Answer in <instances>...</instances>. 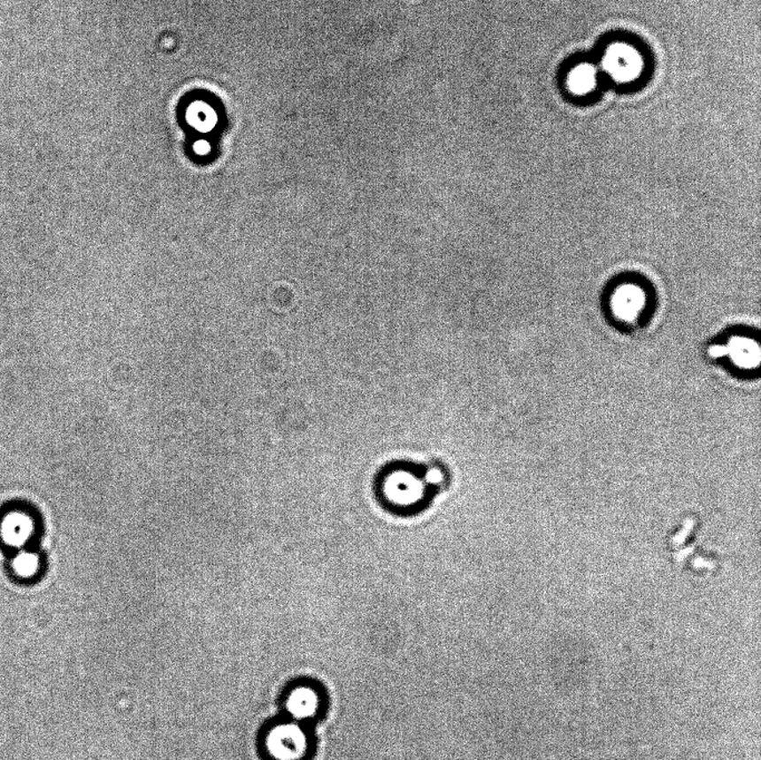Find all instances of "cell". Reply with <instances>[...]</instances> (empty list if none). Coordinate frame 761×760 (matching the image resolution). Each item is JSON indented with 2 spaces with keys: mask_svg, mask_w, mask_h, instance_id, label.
<instances>
[{
  "mask_svg": "<svg viewBox=\"0 0 761 760\" xmlns=\"http://www.w3.org/2000/svg\"><path fill=\"white\" fill-rule=\"evenodd\" d=\"M264 746L273 760H299L306 754L308 740L303 725L290 719L270 727Z\"/></svg>",
  "mask_w": 761,
  "mask_h": 760,
  "instance_id": "cell-1",
  "label": "cell"
},
{
  "mask_svg": "<svg viewBox=\"0 0 761 760\" xmlns=\"http://www.w3.org/2000/svg\"><path fill=\"white\" fill-rule=\"evenodd\" d=\"M601 70L618 84H629L642 75L643 56L627 42H613L601 58Z\"/></svg>",
  "mask_w": 761,
  "mask_h": 760,
  "instance_id": "cell-2",
  "label": "cell"
},
{
  "mask_svg": "<svg viewBox=\"0 0 761 760\" xmlns=\"http://www.w3.org/2000/svg\"><path fill=\"white\" fill-rule=\"evenodd\" d=\"M319 695L311 687L299 686L292 689L286 700V710L296 723L312 718L319 710Z\"/></svg>",
  "mask_w": 761,
  "mask_h": 760,
  "instance_id": "cell-5",
  "label": "cell"
},
{
  "mask_svg": "<svg viewBox=\"0 0 761 760\" xmlns=\"http://www.w3.org/2000/svg\"><path fill=\"white\" fill-rule=\"evenodd\" d=\"M15 572L21 578H32L40 570L41 561L36 553L21 551L12 562Z\"/></svg>",
  "mask_w": 761,
  "mask_h": 760,
  "instance_id": "cell-8",
  "label": "cell"
},
{
  "mask_svg": "<svg viewBox=\"0 0 761 760\" xmlns=\"http://www.w3.org/2000/svg\"><path fill=\"white\" fill-rule=\"evenodd\" d=\"M711 356L716 359L728 358L734 367L746 372L758 368L760 363L758 343L749 337L737 336L724 345L713 346Z\"/></svg>",
  "mask_w": 761,
  "mask_h": 760,
  "instance_id": "cell-4",
  "label": "cell"
},
{
  "mask_svg": "<svg viewBox=\"0 0 761 760\" xmlns=\"http://www.w3.org/2000/svg\"><path fill=\"white\" fill-rule=\"evenodd\" d=\"M613 316L623 324H635L648 307V296L642 286L626 282L613 290L610 298Z\"/></svg>",
  "mask_w": 761,
  "mask_h": 760,
  "instance_id": "cell-3",
  "label": "cell"
},
{
  "mask_svg": "<svg viewBox=\"0 0 761 760\" xmlns=\"http://www.w3.org/2000/svg\"><path fill=\"white\" fill-rule=\"evenodd\" d=\"M599 71L590 63L575 65L566 77L567 89L576 96H586L596 91Z\"/></svg>",
  "mask_w": 761,
  "mask_h": 760,
  "instance_id": "cell-6",
  "label": "cell"
},
{
  "mask_svg": "<svg viewBox=\"0 0 761 760\" xmlns=\"http://www.w3.org/2000/svg\"><path fill=\"white\" fill-rule=\"evenodd\" d=\"M34 531L33 522L24 513L8 514L2 524L4 540L12 547H23Z\"/></svg>",
  "mask_w": 761,
  "mask_h": 760,
  "instance_id": "cell-7",
  "label": "cell"
}]
</instances>
